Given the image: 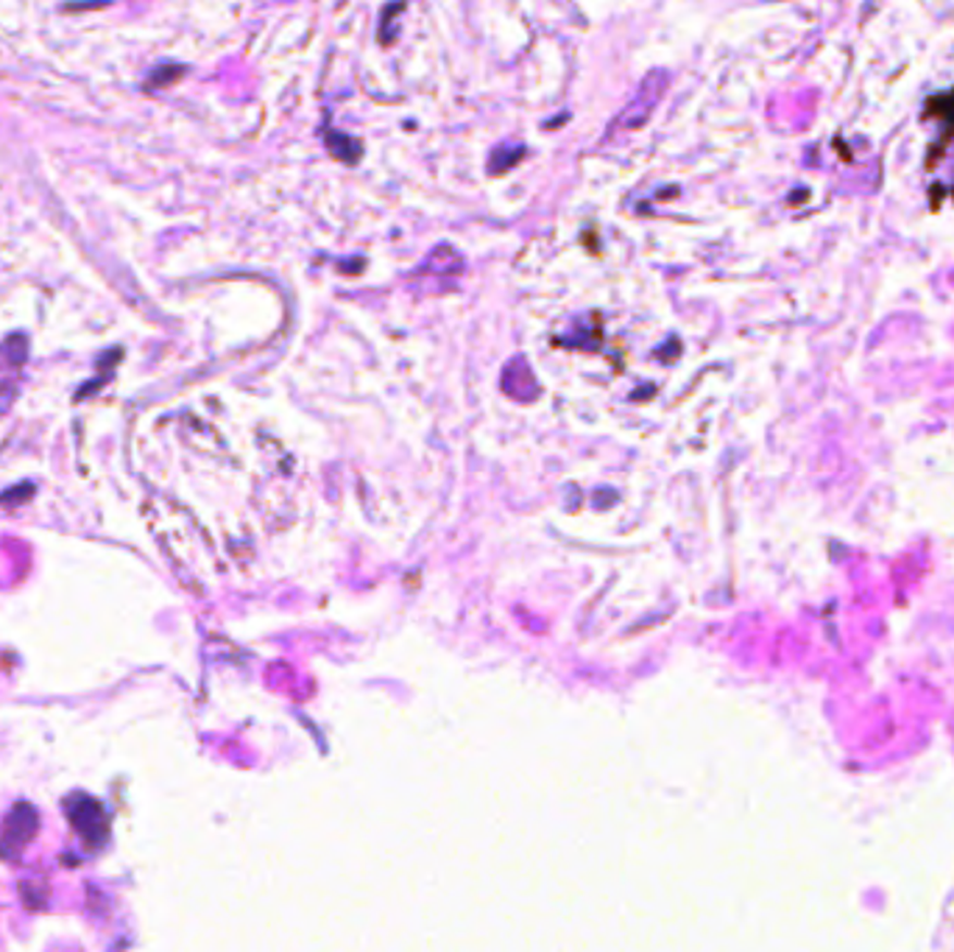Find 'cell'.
Here are the masks:
<instances>
[{"mask_svg":"<svg viewBox=\"0 0 954 952\" xmlns=\"http://www.w3.org/2000/svg\"><path fill=\"white\" fill-rule=\"evenodd\" d=\"M461 269H463V258L461 255H458V251L453 249V246H447V244H442V246H436V249L430 251L428 258L422 260V265H419V274H461Z\"/></svg>","mask_w":954,"mask_h":952,"instance_id":"277c9868","label":"cell"},{"mask_svg":"<svg viewBox=\"0 0 954 952\" xmlns=\"http://www.w3.org/2000/svg\"><path fill=\"white\" fill-rule=\"evenodd\" d=\"M64 811L71 816V824L78 830V836L84 838V843H90L92 850H101L103 841L110 838V818L103 811L101 802L90 796H71L64 802Z\"/></svg>","mask_w":954,"mask_h":952,"instance_id":"7a4b0ae2","label":"cell"},{"mask_svg":"<svg viewBox=\"0 0 954 952\" xmlns=\"http://www.w3.org/2000/svg\"><path fill=\"white\" fill-rule=\"evenodd\" d=\"M37 827H39V816L32 805H17L12 813H9L7 824H3V832H0V857H12L23 855V850L28 846L34 836H37Z\"/></svg>","mask_w":954,"mask_h":952,"instance_id":"3957f363","label":"cell"},{"mask_svg":"<svg viewBox=\"0 0 954 952\" xmlns=\"http://www.w3.org/2000/svg\"><path fill=\"white\" fill-rule=\"evenodd\" d=\"M525 157V146H517V143H503L492 151V160H488V174H506L517 165L519 160Z\"/></svg>","mask_w":954,"mask_h":952,"instance_id":"8992f818","label":"cell"},{"mask_svg":"<svg viewBox=\"0 0 954 952\" xmlns=\"http://www.w3.org/2000/svg\"><path fill=\"white\" fill-rule=\"evenodd\" d=\"M182 76H185V65H173V62H168V65H157L154 71L148 73L146 90H162V87H171V84L179 82Z\"/></svg>","mask_w":954,"mask_h":952,"instance_id":"ba28073f","label":"cell"},{"mask_svg":"<svg viewBox=\"0 0 954 952\" xmlns=\"http://www.w3.org/2000/svg\"><path fill=\"white\" fill-rule=\"evenodd\" d=\"M667 84H670V76H667L665 71L647 73V76L640 82V87H636L634 98H631V101L617 112L615 121L609 123V129L603 135V143L617 140V137L628 135V132L642 129L647 123V118H651V112H654L656 107H659L661 98H665Z\"/></svg>","mask_w":954,"mask_h":952,"instance_id":"6da1fadb","label":"cell"},{"mask_svg":"<svg viewBox=\"0 0 954 952\" xmlns=\"http://www.w3.org/2000/svg\"><path fill=\"white\" fill-rule=\"evenodd\" d=\"M324 143H327L330 154L346 165H358L360 154H363V143L355 140L352 135H344V132L324 129Z\"/></svg>","mask_w":954,"mask_h":952,"instance_id":"5b68a950","label":"cell"},{"mask_svg":"<svg viewBox=\"0 0 954 952\" xmlns=\"http://www.w3.org/2000/svg\"><path fill=\"white\" fill-rule=\"evenodd\" d=\"M405 12V3L402 0H394L388 7L383 9V17H380V42L383 46H392L394 39H397L399 26H397V17Z\"/></svg>","mask_w":954,"mask_h":952,"instance_id":"52a82bcc","label":"cell"}]
</instances>
